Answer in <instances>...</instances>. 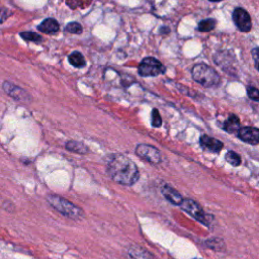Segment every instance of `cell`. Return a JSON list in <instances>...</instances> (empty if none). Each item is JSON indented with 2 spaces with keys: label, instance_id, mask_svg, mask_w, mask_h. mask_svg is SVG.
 Segmentation results:
<instances>
[{
  "label": "cell",
  "instance_id": "obj_1",
  "mask_svg": "<svg viewBox=\"0 0 259 259\" xmlns=\"http://www.w3.org/2000/svg\"><path fill=\"white\" fill-rule=\"evenodd\" d=\"M106 169L112 179L123 186H133L140 177L135 162L121 154H114L108 158Z\"/></svg>",
  "mask_w": 259,
  "mask_h": 259
},
{
  "label": "cell",
  "instance_id": "obj_2",
  "mask_svg": "<svg viewBox=\"0 0 259 259\" xmlns=\"http://www.w3.org/2000/svg\"><path fill=\"white\" fill-rule=\"evenodd\" d=\"M192 76L194 81L205 87H217L221 82L218 72L205 63H197L192 69Z\"/></svg>",
  "mask_w": 259,
  "mask_h": 259
},
{
  "label": "cell",
  "instance_id": "obj_3",
  "mask_svg": "<svg viewBox=\"0 0 259 259\" xmlns=\"http://www.w3.org/2000/svg\"><path fill=\"white\" fill-rule=\"evenodd\" d=\"M47 199L55 210L70 219L78 220L83 216V212L80 208L73 205L72 202L63 197L57 195H49Z\"/></svg>",
  "mask_w": 259,
  "mask_h": 259
},
{
  "label": "cell",
  "instance_id": "obj_4",
  "mask_svg": "<svg viewBox=\"0 0 259 259\" xmlns=\"http://www.w3.org/2000/svg\"><path fill=\"white\" fill-rule=\"evenodd\" d=\"M165 66L156 58L147 57L139 65V74L143 77H155L165 73Z\"/></svg>",
  "mask_w": 259,
  "mask_h": 259
},
{
  "label": "cell",
  "instance_id": "obj_5",
  "mask_svg": "<svg viewBox=\"0 0 259 259\" xmlns=\"http://www.w3.org/2000/svg\"><path fill=\"white\" fill-rule=\"evenodd\" d=\"M153 13L160 17H168L171 13H176L179 0H149Z\"/></svg>",
  "mask_w": 259,
  "mask_h": 259
},
{
  "label": "cell",
  "instance_id": "obj_6",
  "mask_svg": "<svg viewBox=\"0 0 259 259\" xmlns=\"http://www.w3.org/2000/svg\"><path fill=\"white\" fill-rule=\"evenodd\" d=\"M136 154L142 158L143 160L147 161L150 164H159L161 162V155L157 148L147 145V144H140L136 148Z\"/></svg>",
  "mask_w": 259,
  "mask_h": 259
},
{
  "label": "cell",
  "instance_id": "obj_7",
  "mask_svg": "<svg viewBox=\"0 0 259 259\" xmlns=\"http://www.w3.org/2000/svg\"><path fill=\"white\" fill-rule=\"evenodd\" d=\"M180 207L184 212H187L197 221L208 225L209 219H207V215L205 214V212H203V210L196 201L193 199H183L182 202L180 203Z\"/></svg>",
  "mask_w": 259,
  "mask_h": 259
},
{
  "label": "cell",
  "instance_id": "obj_8",
  "mask_svg": "<svg viewBox=\"0 0 259 259\" xmlns=\"http://www.w3.org/2000/svg\"><path fill=\"white\" fill-rule=\"evenodd\" d=\"M2 89L6 92V94L12 97L14 100L20 101V102H29L31 100V96L28 94L26 90L23 88L18 87L17 85L9 82L4 81L2 84Z\"/></svg>",
  "mask_w": 259,
  "mask_h": 259
},
{
  "label": "cell",
  "instance_id": "obj_9",
  "mask_svg": "<svg viewBox=\"0 0 259 259\" xmlns=\"http://www.w3.org/2000/svg\"><path fill=\"white\" fill-rule=\"evenodd\" d=\"M233 20L237 28L241 32H247L252 28V23H251V18H250L249 13L241 7H238L234 10Z\"/></svg>",
  "mask_w": 259,
  "mask_h": 259
},
{
  "label": "cell",
  "instance_id": "obj_10",
  "mask_svg": "<svg viewBox=\"0 0 259 259\" xmlns=\"http://www.w3.org/2000/svg\"><path fill=\"white\" fill-rule=\"evenodd\" d=\"M238 137L245 143L251 145H257L259 142V131L254 127H243L238 131Z\"/></svg>",
  "mask_w": 259,
  "mask_h": 259
},
{
  "label": "cell",
  "instance_id": "obj_11",
  "mask_svg": "<svg viewBox=\"0 0 259 259\" xmlns=\"http://www.w3.org/2000/svg\"><path fill=\"white\" fill-rule=\"evenodd\" d=\"M199 143L203 149H207L214 153H219L222 149H223V146H224L223 143H222L221 141L215 138H211L207 135H203L200 137Z\"/></svg>",
  "mask_w": 259,
  "mask_h": 259
},
{
  "label": "cell",
  "instance_id": "obj_12",
  "mask_svg": "<svg viewBox=\"0 0 259 259\" xmlns=\"http://www.w3.org/2000/svg\"><path fill=\"white\" fill-rule=\"evenodd\" d=\"M164 197L167 199L169 202H171L172 205L175 206H180V203L183 200V197L181 196V194L174 190L172 187L170 186H164L161 190Z\"/></svg>",
  "mask_w": 259,
  "mask_h": 259
},
{
  "label": "cell",
  "instance_id": "obj_13",
  "mask_svg": "<svg viewBox=\"0 0 259 259\" xmlns=\"http://www.w3.org/2000/svg\"><path fill=\"white\" fill-rule=\"evenodd\" d=\"M38 29L46 34H55L59 32L60 26L54 18H46L41 25H39Z\"/></svg>",
  "mask_w": 259,
  "mask_h": 259
},
{
  "label": "cell",
  "instance_id": "obj_14",
  "mask_svg": "<svg viewBox=\"0 0 259 259\" xmlns=\"http://www.w3.org/2000/svg\"><path fill=\"white\" fill-rule=\"evenodd\" d=\"M129 259H153L151 254L140 246H131L127 251Z\"/></svg>",
  "mask_w": 259,
  "mask_h": 259
},
{
  "label": "cell",
  "instance_id": "obj_15",
  "mask_svg": "<svg viewBox=\"0 0 259 259\" xmlns=\"http://www.w3.org/2000/svg\"><path fill=\"white\" fill-rule=\"evenodd\" d=\"M223 129L230 134L238 133V131L240 130V121L238 117L235 115H230L229 119L224 123Z\"/></svg>",
  "mask_w": 259,
  "mask_h": 259
},
{
  "label": "cell",
  "instance_id": "obj_16",
  "mask_svg": "<svg viewBox=\"0 0 259 259\" xmlns=\"http://www.w3.org/2000/svg\"><path fill=\"white\" fill-rule=\"evenodd\" d=\"M66 148L69 151L75 152L78 154H86L88 152V148L83 143L77 141H69L66 144Z\"/></svg>",
  "mask_w": 259,
  "mask_h": 259
},
{
  "label": "cell",
  "instance_id": "obj_17",
  "mask_svg": "<svg viewBox=\"0 0 259 259\" xmlns=\"http://www.w3.org/2000/svg\"><path fill=\"white\" fill-rule=\"evenodd\" d=\"M69 62H70L71 65H73L74 67H76V68H83L85 66V64H86L84 56L78 51L73 52L70 55V56H69Z\"/></svg>",
  "mask_w": 259,
  "mask_h": 259
},
{
  "label": "cell",
  "instance_id": "obj_18",
  "mask_svg": "<svg viewBox=\"0 0 259 259\" xmlns=\"http://www.w3.org/2000/svg\"><path fill=\"white\" fill-rule=\"evenodd\" d=\"M20 35L25 41H28V42H32L35 44H40L43 42L42 36L33 32H23L20 33Z\"/></svg>",
  "mask_w": 259,
  "mask_h": 259
},
{
  "label": "cell",
  "instance_id": "obj_19",
  "mask_svg": "<svg viewBox=\"0 0 259 259\" xmlns=\"http://www.w3.org/2000/svg\"><path fill=\"white\" fill-rule=\"evenodd\" d=\"M216 25H217V22L215 20H213V18H207V20H203L198 24L197 30L199 32H210L216 28Z\"/></svg>",
  "mask_w": 259,
  "mask_h": 259
},
{
  "label": "cell",
  "instance_id": "obj_20",
  "mask_svg": "<svg viewBox=\"0 0 259 259\" xmlns=\"http://www.w3.org/2000/svg\"><path fill=\"white\" fill-rule=\"evenodd\" d=\"M225 158L227 162L233 166H239L240 164H241V157H240L239 154H237L234 151H228Z\"/></svg>",
  "mask_w": 259,
  "mask_h": 259
},
{
  "label": "cell",
  "instance_id": "obj_21",
  "mask_svg": "<svg viewBox=\"0 0 259 259\" xmlns=\"http://www.w3.org/2000/svg\"><path fill=\"white\" fill-rule=\"evenodd\" d=\"M66 31L70 33H74V34H80L82 32V26L78 23H70L67 25L66 27Z\"/></svg>",
  "mask_w": 259,
  "mask_h": 259
},
{
  "label": "cell",
  "instance_id": "obj_22",
  "mask_svg": "<svg viewBox=\"0 0 259 259\" xmlns=\"http://www.w3.org/2000/svg\"><path fill=\"white\" fill-rule=\"evenodd\" d=\"M151 124L153 127H160L162 125V119L159 115V112H158V109L154 108L152 110V114H151Z\"/></svg>",
  "mask_w": 259,
  "mask_h": 259
},
{
  "label": "cell",
  "instance_id": "obj_23",
  "mask_svg": "<svg viewBox=\"0 0 259 259\" xmlns=\"http://www.w3.org/2000/svg\"><path fill=\"white\" fill-rule=\"evenodd\" d=\"M247 95L249 97V98H251L254 101H259V91L257 88L253 87V86H249L247 88Z\"/></svg>",
  "mask_w": 259,
  "mask_h": 259
},
{
  "label": "cell",
  "instance_id": "obj_24",
  "mask_svg": "<svg viewBox=\"0 0 259 259\" xmlns=\"http://www.w3.org/2000/svg\"><path fill=\"white\" fill-rule=\"evenodd\" d=\"M11 14L12 13L7 8H4V7L0 8V24L4 23Z\"/></svg>",
  "mask_w": 259,
  "mask_h": 259
},
{
  "label": "cell",
  "instance_id": "obj_25",
  "mask_svg": "<svg viewBox=\"0 0 259 259\" xmlns=\"http://www.w3.org/2000/svg\"><path fill=\"white\" fill-rule=\"evenodd\" d=\"M258 48H254L253 50H252V56H253V59H254V63H255V68L258 70V66H257V64H258Z\"/></svg>",
  "mask_w": 259,
  "mask_h": 259
},
{
  "label": "cell",
  "instance_id": "obj_26",
  "mask_svg": "<svg viewBox=\"0 0 259 259\" xmlns=\"http://www.w3.org/2000/svg\"><path fill=\"white\" fill-rule=\"evenodd\" d=\"M211 2H220V1H223V0H209Z\"/></svg>",
  "mask_w": 259,
  "mask_h": 259
},
{
  "label": "cell",
  "instance_id": "obj_27",
  "mask_svg": "<svg viewBox=\"0 0 259 259\" xmlns=\"http://www.w3.org/2000/svg\"><path fill=\"white\" fill-rule=\"evenodd\" d=\"M195 259H198V258H195Z\"/></svg>",
  "mask_w": 259,
  "mask_h": 259
}]
</instances>
